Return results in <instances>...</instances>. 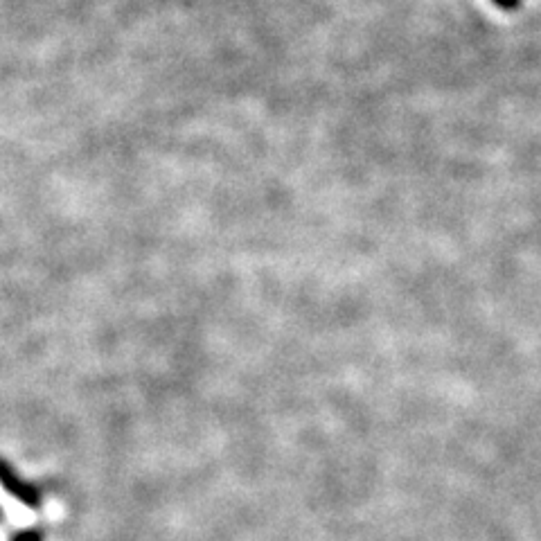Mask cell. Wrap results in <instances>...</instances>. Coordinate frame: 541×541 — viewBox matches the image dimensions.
Instances as JSON below:
<instances>
[{
	"label": "cell",
	"mask_w": 541,
	"mask_h": 541,
	"mask_svg": "<svg viewBox=\"0 0 541 541\" xmlns=\"http://www.w3.org/2000/svg\"><path fill=\"white\" fill-rule=\"evenodd\" d=\"M492 3H494L496 7H501V10H505V12H510V10H517V7H519V3H521V0H492Z\"/></svg>",
	"instance_id": "cell-1"
}]
</instances>
